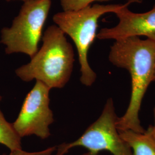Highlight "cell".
Masks as SVG:
<instances>
[{"label":"cell","mask_w":155,"mask_h":155,"mask_svg":"<svg viewBox=\"0 0 155 155\" xmlns=\"http://www.w3.org/2000/svg\"><path fill=\"white\" fill-rule=\"evenodd\" d=\"M109 60L114 66L127 70L131 77L129 104L125 114L117 118V129L144 133L139 112L148 87L153 82L155 42L139 37L117 40L111 46Z\"/></svg>","instance_id":"cell-1"},{"label":"cell","mask_w":155,"mask_h":155,"mask_svg":"<svg viewBox=\"0 0 155 155\" xmlns=\"http://www.w3.org/2000/svg\"><path fill=\"white\" fill-rule=\"evenodd\" d=\"M43 45L28 63L15 70L24 82L39 81L49 88L62 89L72 75L75 54L66 35L56 25H50L42 36Z\"/></svg>","instance_id":"cell-2"},{"label":"cell","mask_w":155,"mask_h":155,"mask_svg":"<svg viewBox=\"0 0 155 155\" xmlns=\"http://www.w3.org/2000/svg\"><path fill=\"white\" fill-rule=\"evenodd\" d=\"M141 0H129L118 4H94L76 11H63L53 17L56 25L72 39L75 45L80 65L81 83L87 87L96 81L97 74L90 66L88 52L97 37L98 22L100 17L109 13H113L125 7H129Z\"/></svg>","instance_id":"cell-3"},{"label":"cell","mask_w":155,"mask_h":155,"mask_svg":"<svg viewBox=\"0 0 155 155\" xmlns=\"http://www.w3.org/2000/svg\"><path fill=\"white\" fill-rule=\"evenodd\" d=\"M51 4V0L24 2L11 25L1 31L0 43L6 54L22 53L31 58L36 54Z\"/></svg>","instance_id":"cell-4"},{"label":"cell","mask_w":155,"mask_h":155,"mask_svg":"<svg viewBox=\"0 0 155 155\" xmlns=\"http://www.w3.org/2000/svg\"><path fill=\"white\" fill-rule=\"evenodd\" d=\"M117 118L113 100L109 98L99 118L77 140L58 146L57 153L64 155L74 147H82L88 150L82 155H98L103 150L113 155H133L130 146L118 132Z\"/></svg>","instance_id":"cell-5"},{"label":"cell","mask_w":155,"mask_h":155,"mask_svg":"<svg viewBox=\"0 0 155 155\" xmlns=\"http://www.w3.org/2000/svg\"><path fill=\"white\" fill-rule=\"evenodd\" d=\"M50 90L45 84L36 81L25 98L18 117L12 124L21 139L34 135L45 140L51 136L50 127L54 118L50 107Z\"/></svg>","instance_id":"cell-6"},{"label":"cell","mask_w":155,"mask_h":155,"mask_svg":"<svg viewBox=\"0 0 155 155\" xmlns=\"http://www.w3.org/2000/svg\"><path fill=\"white\" fill-rule=\"evenodd\" d=\"M125 7L114 13L118 22L110 28H104L97 35L100 40H114L145 36L155 42V5L144 13H134Z\"/></svg>","instance_id":"cell-7"},{"label":"cell","mask_w":155,"mask_h":155,"mask_svg":"<svg viewBox=\"0 0 155 155\" xmlns=\"http://www.w3.org/2000/svg\"><path fill=\"white\" fill-rule=\"evenodd\" d=\"M130 146L133 155H155V141L149 130L139 133L130 130L118 131Z\"/></svg>","instance_id":"cell-8"},{"label":"cell","mask_w":155,"mask_h":155,"mask_svg":"<svg viewBox=\"0 0 155 155\" xmlns=\"http://www.w3.org/2000/svg\"><path fill=\"white\" fill-rule=\"evenodd\" d=\"M2 99L0 95V102ZM21 139L13 124L7 121L0 109V144L5 146L10 151L22 150Z\"/></svg>","instance_id":"cell-9"},{"label":"cell","mask_w":155,"mask_h":155,"mask_svg":"<svg viewBox=\"0 0 155 155\" xmlns=\"http://www.w3.org/2000/svg\"><path fill=\"white\" fill-rule=\"evenodd\" d=\"M109 0H60L63 11H76L91 5L97 1H107Z\"/></svg>","instance_id":"cell-10"},{"label":"cell","mask_w":155,"mask_h":155,"mask_svg":"<svg viewBox=\"0 0 155 155\" xmlns=\"http://www.w3.org/2000/svg\"><path fill=\"white\" fill-rule=\"evenodd\" d=\"M56 150V147H52L47 148L45 150H42L38 152H27L22 150H16L11 151L9 154L8 155H52V154ZM56 155H63L57 153Z\"/></svg>","instance_id":"cell-11"},{"label":"cell","mask_w":155,"mask_h":155,"mask_svg":"<svg viewBox=\"0 0 155 155\" xmlns=\"http://www.w3.org/2000/svg\"><path fill=\"white\" fill-rule=\"evenodd\" d=\"M153 116H154V124L153 126H150V127L148 129L151 134L152 137L155 141V107L153 110Z\"/></svg>","instance_id":"cell-12"},{"label":"cell","mask_w":155,"mask_h":155,"mask_svg":"<svg viewBox=\"0 0 155 155\" xmlns=\"http://www.w3.org/2000/svg\"><path fill=\"white\" fill-rule=\"evenodd\" d=\"M13 1H22L25 2V1H31V0H6V1H8V2Z\"/></svg>","instance_id":"cell-13"},{"label":"cell","mask_w":155,"mask_h":155,"mask_svg":"<svg viewBox=\"0 0 155 155\" xmlns=\"http://www.w3.org/2000/svg\"><path fill=\"white\" fill-rule=\"evenodd\" d=\"M153 82H155V73H154V77H153Z\"/></svg>","instance_id":"cell-14"}]
</instances>
